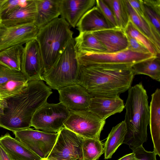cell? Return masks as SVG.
<instances>
[{
    "label": "cell",
    "instance_id": "cb8c5ba5",
    "mask_svg": "<svg viewBox=\"0 0 160 160\" xmlns=\"http://www.w3.org/2000/svg\"><path fill=\"white\" fill-rule=\"evenodd\" d=\"M131 68L134 75H145L157 81H160V55L137 62L132 66Z\"/></svg>",
    "mask_w": 160,
    "mask_h": 160
},
{
    "label": "cell",
    "instance_id": "277c9868",
    "mask_svg": "<svg viewBox=\"0 0 160 160\" xmlns=\"http://www.w3.org/2000/svg\"><path fill=\"white\" fill-rule=\"evenodd\" d=\"M73 33L68 23L61 17L55 19L39 29L35 39L42 57L44 73L63 52L68 42L73 38Z\"/></svg>",
    "mask_w": 160,
    "mask_h": 160
},
{
    "label": "cell",
    "instance_id": "7402d4cb",
    "mask_svg": "<svg viewBox=\"0 0 160 160\" xmlns=\"http://www.w3.org/2000/svg\"><path fill=\"white\" fill-rule=\"evenodd\" d=\"M59 0H36L37 15L35 25L39 29L60 15Z\"/></svg>",
    "mask_w": 160,
    "mask_h": 160
},
{
    "label": "cell",
    "instance_id": "d4e9b609",
    "mask_svg": "<svg viewBox=\"0 0 160 160\" xmlns=\"http://www.w3.org/2000/svg\"><path fill=\"white\" fill-rule=\"evenodd\" d=\"M24 47L21 45L0 51V64L14 71H21V57Z\"/></svg>",
    "mask_w": 160,
    "mask_h": 160
},
{
    "label": "cell",
    "instance_id": "4dcf8cb0",
    "mask_svg": "<svg viewBox=\"0 0 160 160\" xmlns=\"http://www.w3.org/2000/svg\"><path fill=\"white\" fill-rule=\"evenodd\" d=\"M28 82L12 80L0 84V98H6L21 91Z\"/></svg>",
    "mask_w": 160,
    "mask_h": 160
},
{
    "label": "cell",
    "instance_id": "9a60e30c",
    "mask_svg": "<svg viewBox=\"0 0 160 160\" xmlns=\"http://www.w3.org/2000/svg\"><path fill=\"white\" fill-rule=\"evenodd\" d=\"M123 101L119 96H94L91 99L88 110L101 120L119 113L124 109Z\"/></svg>",
    "mask_w": 160,
    "mask_h": 160
},
{
    "label": "cell",
    "instance_id": "83f0119b",
    "mask_svg": "<svg viewBox=\"0 0 160 160\" xmlns=\"http://www.w3.org/2000/svg\"><path fill=\"white\" fill-rule=\"evenodd\" d=\"M143 16L160 34V0H141Z\"/></svg>",
    "mask_w": 160,
    "mask_h": 160
},
{
    "label": "cell",
    "instance_id": "b9f144b4",
    "mask_svg": "<svg viewBox=\"0 0 160 160\" xmlns=\"http://www.w3.org/2000/svg\"></svg>",
    "mask_w": 160,
    "mask_h": 160
},
{
    "label": "cell",
    "instance_id": "ab89813d",
    "mask_svg": "<svg viewBox=\"0 0 160 160\" xmlns=\"http://www.w3.org/2000/svg\"><path fill=\"white\" fill-rule=\"evenodd\" d=\"M42 160H47L46 158H45V159H42Z\"/></svg>",
    "mask_w": 160,
    "mask_h": 160
},
{
    "label": "cell",
    "instance_id": "2e32d148",
    "mask_svg": "<svg viewBox=\"0 0 160 160\" xmlns=\"http://www.w3.org/2000/svg\"><path fill=\"white\" fill-rule=\"evenodd\" d=\"M37 13L36 0H29L26 5L19 6L2 16L0 22L8 26L34 23Z\"/></svg>",
    "mask_w": 160,
    "mask_h": 160
},
{
    "label": "cell",
    "instance_id": "9c48e42d",
    "mask_svg": "<svg viewBox=\"0 0 160 160\" xmlns=\"http://www.w3.org/2000/svg\"><path fill=\"white\" fill-rule=\"evenodd\" d=\"M54 145L46 158L48 160H83V138L63 127L58 132Z\"/></svg>",
    "mask_w": 160,
    "mask_h": 160
},
{
    "label": "cell",
    "instance_id": "8fae6325",
    "mask_svg": "<svg viewBox=\"0 0 160 160\" xmlns=\"http://www.w3.org/2000/svg\"><path fill=\"white\" fill-rule=\"evenodd\" d=\"M21 69L28 81H43V62L38 44L35 39L25 43L22 55Z\"/></svg>",
    "mask_w": 160,
    "mask_h": 160
},
{
    "label": "cell",
    "instance_id": "e0dca14e",
    "mask_svg": "<svg viewBox=\"0 0 160 160\" xmlns=\"http://www.w3.org/2000/svg\"><path fill=\"white\" fill-rule=\"evenodd\" d=\"M103 44L106 52L113 53L127 49L128 42L124 30L114 28L91 32Z\"/></svg>",
    "mask_w": 160,
    "mask_h": 160
},
{
    "label": "cell",
    "instance_id": "d6986e66",
    "mask_svg": "<svg viewBox=\"0 0 160 160\" xmlns=\"http://www.w3.org/2000/svg\"><path fill=\"white\" fill-rule=\"evenodd\" d=\"M79 33L92 32L113 28L96 6L86 12L77 24Z\"/></svg>",
    "mask_w": 160,
    "mask_h": 160
},
{
    "label": "cell",
    "instance_id": "5b68a950",
    "mask_svg": "<svg viewBox=\"0 0 160 160\" xmlns=\"http://www.w3.org/2000/svg\"><path fill=\"white\" fill-rule=\"evenodd\" d=\"M80 68L73 38L52 66L43 73V81L51 88L58 90L77 83Z\"/></svg>",
    "mask_w": 160,
    "mask_h": 160
},
{
    "label": "cell",
    "instance_id": "4316f807",
    "mask_svg": "<svg viewBox=\"0 0 160 160\" xmlns=\"http://www.w3.org/2000/svg\"><path fill=\"white\" fill-rule=\"evenodd\" d=\"M111 9L118 27L124 30L130 18L125 0H104Z\"/></svg>",
    "mask_w": 160,
    "mask_h": 160
},
{
    "label": "cell",
    "instance_id": "f1b7e54d",
    "mask_svg": "<svg viewBox=\"0 0 160 160\" xmlns=\"http://www.w3.org/2000/svg\"><path fill=\"white\" fill-rule=\"evenodd\" d=\"M82 148L83 160H97L104 153L99 139L83 138Z\"/></svg>",
    "mask_w": 160,
    "mask_h": 160
},
{
    "label": "cell",
    "instance_id": "52a82bcc",
    "mask_svg": "<svg viewBox=\"0 0 160 160\" xmlns=\"http://www.w3.org/2000/svg\"><path fill=\"white\" fill-rule=\"evenodd\" d=\"M70 111L61 103L47 102L35 112L31 121V127L37 130L57 133L64 127Z\"/></svg>",
    "mask_w": 160,
    "mask_h": 160
},
{
    "label": "cell",
    "instance_id": "d6a6232c",
    "mask_svg": "<svg viewBox=\"0 0 160 160\" xmlns=\"http://www.w3.org/2000/svg\"><path fill=\"white\" fill-rule=\"evenodd\" d=\"M96 6L99 9L110 24L113 28H118L113 14L104 0H96Z\"/></svg>",
    "mask_w": 160,
    "mask_h": 160
},
{
    "label": "cell",
    "instance_id": "ffe728a7",
    "mask_svg": "<svg viewBox=\"0 0 160 160\" xmlns=\"http://www.w3.org/2000/svg\"><path fill=\"white\" fill-rule=\"evenodd\" d=\"M0 144L13 160L42 159L8 133L0 137Z\"/></svg>",
    "mask_w": 160,
    "mask_h": 160
},
{
    "label": "cell",
    "instance_id": "7a4b0ae2",
    "mask_svg": "<svg viewBox=\"0 0 160 160\" xmlns=\"http://www.w3.org/2000/svg\"><path fill=\"white\" fill-rule=\"evenodd\" d=\"M125 64L80 65L77 83L94 96H119L131 88L134 75Z\"/></svg>",
    "mask_w": 160,
    "mask_h": 160
},
{
    "label": "cell",
    "instance_id": "4fadbf2b",
    "mask_svg": "<svg viewBox=\"0 0 160 160\" xmlns=\"http://www.w3.org/2000/svg\"><path fill=\"white\" fill-rule=\"evenodd\" d=\"M60 102L69 111L88 110L93 96L80 85L76 83L58 90Z\"/></svg>",
    "mask_w": 160,
    "mask_h": 160
},
{
    "label": "cell",
    "instance_id": "f35d334b",
    "mask_svg": "<svg viewBox=\"0 0 160 160\" xmlns=\"http://www.w3.org/2000/svg\"><path fill=\"white\" fill-rule=\"evenodd\" d=\"M118 160H139V159L136 157L135 154L132 152L125 155Z\"/></svg>",
    "mask_w": 160,
    "mask_h": 160
},
{
    "label": "cell",
    "instance_id": "7c38bea8",
    "mask_svg": "<svg viewBox=\"0 0 160 160\" xmlns=\"http://www.w3.org/2000/svg\"><path fill=\"white\" fill-rule=\"evenodd\" d=\"M39 30L34 23L8 26L0 22V51L35 39Z\"/></svg>",
    "mask_w": 160,
    "mask_h": 160
},
{
    "label": "cell",
    "instance_id": "d590c367",
    "mask_svg": "<svg viewBox=\"0 0 160 160\" xmlns=\"http://www.w3.org/2000/svg\"><path fill=\"white\" fill-rule=\"evenodd\" d=\"M126 35L128 44V49L139 53H150L148 49L145 46L135 39L127 34Z\"/></svg>",
    "mask_w": 160,
    "mask_h": 160
},
{
    "label": "cell",
    "instance_id": "60d3db41",
    "mask_svg": "<svg viewBox=\"0 0 160 160\" xmlns=\"http://www.w3.org/2000/svg\"></svg>",
    "mask_w": 160,
    "mask_h": 160
},
{
    "label": "cell",
    "instance_id": "1f68e13d",
    "mask_svg": "<svg viewBox=\"0 0 160 160\" xmlns=\"http://www.w3.org/2000/svg\"><path fill=\"white\" fill-rule=\"evenodd\" d=\"M12 80L28 82L21 71L12 70L0 64V84Z\"/></svg>",
    "mask_w": 160,
    "mask_h": 160
},
{
    "label": "cell",
    "instance_id": "3957f363",
    "mask_svg": "<svg viewBox=\"0 0 160 160\" xmlns=\"http://www.w3.org/2000/svg\"><path fill=\"white\" fill-rule=\"evenodd\" d=\"M124 106L126 113L124 121L127 132L123 143L128 145L132 151L148 140L149 118L148 96L141 83L129 89Z\"/></svg>",
    "mask_w": 160,
    "mask_h": 160
},
{
    "label": "cell",
    "instance_id": "836d02e7",
    "mask_svg": "<svg viewBox=\"0 0 160 160\" xmlns=\"http://www.w3.org/2000/svg\"><path fill=\"white\" fill-rule=\"evenodd\" d=\"M29 0H0V18L14 8L27 4Z\"/></svg>",
    "mask_w": 160,
    "mask_h": 160
},
{
    "label": "cell",
    "instance_id": "44dd1931",
    "mask_svg": "<svg viewBox=\"0 0 160 160\" xmlns=\"http://www.w3.org/2000/svg\"><path fill=\"white\" fill-rule=\"evenodd\" d=\"M125 1L130 20L136 28L151 42L160 53V34L143 16H141L136 13L127 0H125Z\"/></svg>",
    "mask_w": 160,
    "mask_h": 160
},
{
    "label": "cell",
    "instance_id": "30bf717a",
    "mask_svg": "<svg viewBox=\"0 0 160 160\" xmlns=\"http://www.w3.org/2000/svg\"><path fill=\"white\" fill-rule=\"evenodd\" d=\"M13 133L16 139L42 159L47 158L50 153L58 134L30 128Z\"/></svg>",
    "mask_w": 160,
    "mask_h": 160
},
{
    "label": "cell",
    "instance_id": "ba28073f",
    "mask_svg": "<svg viewBox=\"0 0 160 160\" xmlns=\"http://www.w3.org/2000/svg\"><path fill=\"white\" fill-rule=\"evenodd\" d=\"M69 111L64 127L83 138L100 139L105 121L88 110Z\"/></svg>",
    "mask_w": 160,
    "mask_h": 160
},
{
    "label": "cell",
    "instance_id": "74e56055",
    "mask_svg": "<svg viewBox=\"0 0 160 160\" xmlns=\"http://www.w3.org/2000/svg\"><path fill=\"white\" fill-rule=\"evenodd\" d=\"M0 160H13L0 144Z\"/></svg>",
    "mask_w": 160,
    "mask_h": 160
},
{
    "label": "cell",
    "instance_id": "ac0fdd59",
    "mask_svg": "<svg viewBox=\"0 0 160 160\" xmlns=\"http://www.w3.org/2000/svg\"><path fill=\"white\" fill-rule=\"evenodd\" d=\"M149 123L154 150L160 157V89L158 88L151 95L149 106Z\"/></svg>",
    "mask_w": 160,
    "mask_h": 160
},
{
    "label": "cell",
    "instance_id": "f546056e",
    "mask_svg": "<svg viewBox=\"0 0 160 160\" xmlns=\"http://www.w3.org/2000/svg\"><path fill=\"white\" fill-rule=\"evenodd\" d=\"M124 31L127 35L135 39L145 46L151 54L155 56L160 55L153 44L136 28L130 20Z\"/></svg>",
    "mask_w": 160,
    "mask_h": 160
},
{
    "label": "cell",
    "instance_id": "e575fe53",
    "mask_svg": "<svg viewBox=\"0 0 160 160\" xmlns=\"http://www.w3.org/2000/svg\"><path fill=\"white\" fill-rule=\"evenodd\" d=\"M139 160H157V154L154 150L152 152L148 151L143 147L142 145L132 150Z\"/></svg>",
    "mask_w": 160,
    "mask_h": 160
},
{
    "label": "cell",
    "instance_id": "8992f818",
    "mask_svg": "<svg viewBox=\"0 0 160 160\" xmlns=\"http://www.w3.org/2000/svg\"><path fill=\"white\" fill-rule=\"evenodd\" d=\"M77 55L80 65L88 66L98 64H125L131 65L155 56L151 53H143L127 49L113 52L77 51Z\"/></svg>",
    "mask_w": 160,
    "mask_h": 160
},
{
    "label": "cell",
    "instance_id": "8d00e7d4",
    "mask_svg": "<svg viewBox=\"0 0 160 160\" xmlns=\"http://www.w3.org/2000/svg\"><path fill=\"white\" fill-rule=\"evenodd\" d=\"M128 3L138 14L143 16V11L141 0H127Z\"/></svg>",
    "mask_w": 160,
    "mask_h": 160
},
{
    "label": "cell",
    "instance_id": "603a6c76",
    "mask_svg": "<svg viewBox=\"0 0 160 160\" xmlns=\"http://www.w3.org/2000/svg\"><path fill=\"white\" fill-rule=\"evenodd\" d=\"M127 132V128L124 121L112 128L103 147L105 159L111 158L118 147L123 143Z\"/></svg>",
    "mask_w": 160,
    "mask_h": 160
},
{
    "label": "cell",
    "instance_id": "6da1fadb",
    "mask_svg": "<svg viewBox=\"0 0 160 160\" xmlns=\"http://www.w3.org/2000/svg\"><path fill=\"white\" fill-rule=\"evenodd\" d=\"M52 93L43 80H36L19 93L0 99V127L13 132L30 128L34 114Z\"/></svg>",
    "mask_w": 160,
    "mask_h": 160
},
{
    "label": "cell",
    "instance_id": "5bb4252c",
    "mask_svg": "<svg viewBox=\"0 0 160 160\" xmlns=\"http://www.w3.org/2000/svg\"><path fill=\"white\" fill-rule=\"evenodd\" d=\"M95 4V0H59L61 18L75 28L84 14Z\"/></svg>",
    "mask_w": 160,
    "mask_h": 160
},
{
    "label": "cell",
    "instance_id": "484cf974",
    "mask_svg": "<svg viewBox=\"0 0 160 160\" xmlns=\"http://www.w3.org/2000/svg\"><path fill=\"white\" fill-rule=\"evenodd\" d=\"M77 51L106 52V49L91 32H82L74 38Z\"/></svg>",
    "mask_w": 160,
    "mask_h": 160
}]
</instances>
